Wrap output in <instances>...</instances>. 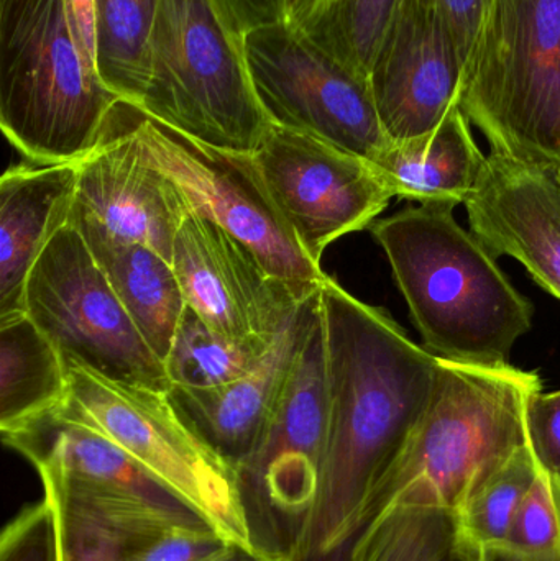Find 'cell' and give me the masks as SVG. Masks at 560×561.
<instances>
[{
	"label": "cell",
	"instance_id": "obj_16",
	"mask_svg": "<svg viewBox=\"0 0 560 561\" xmlns=\"http://www.w3.org/2000/svg\"><path fill=\"white\" fill-rule=\"evenodd\" d=\"M464 61L424 0H401L368 82L391 144L430 134L459 104Z\"/></svg>",
	"mask_w": 560,
	"mask_h": 561
},
{
	"label": "cell",
	"instance_id": "obj_2",
	"mask_svg": "<svg viewBox=\"0 0 560 561\" xmlns=\"http://www.w3.org/2000/svg\"><path fill=\"white\" fill-rule=\"evenodd\" d=\"M539 389L536 373L512 365L439 358L430 405L375 480L361 526L391 514L457 516L476 491L529 444L526 404Z\"/></svg>",
	"mask_w": 560,
	"mask_h": 561
},
{
	"label": "cell",
	"instance_id": "obj_13",
	"mask_svg": "<svg viewBox=\"0 0 560 561\" xmlns=\"http://www.w3.org/2000/svg\"><path fill=\"white\" fill-rule=\"evenodd\" d=\"M252 157L273 203L318 265L329 245L370 227L395 197L370 161L279 125L270 124Z\"/></svg>",
	"mask_w": 560,
	"mask_h": 561
},
{
	"label": "cell",
	"instance_id": "obj_18",
	"mask_svg": "<svg viewBox=\"0 0 560 561\" xmlns=\"http://www.w3.org/2000/svg\"><path fill=\"white\" fill-rule=\"evenodd\" d=\"M319 307L318 290L302 300L265 359L250 375L217 388L168 389L171 405L184 424L233 468L262 440Z\"/></svg>",
	"mask_w": 560,
	"mask_h": 561
},
{
	"label": "cell",
	"instance_id": "obj_40",
	"mask_svg": "<svg viewBox=\"0 0 560 561\" xmlns=\"http://www.w3.org/2000/svg\"><path fill=\"white\" fill-rule=\"evenodd\" d=\"M559 173H560V167H559Z\"/></svg>",
	"mask_w": 560,
	"mask_h": 561
},
{
	"label": "cell",
	"instance_id": "obj_21",
	"mask_svg": "<svg viewBox=\"0 0 560 561\" xmlns=\"http://www.w3.org/2000/svg\"><path fill=\"white\" fill-rule=\"evenodd\" d=\"M151 352L164 363L186 312L173 263L140 243H85Z\"/></svg>",
	"mask_w": 560,
	"mask_h": 561
},
{
	"label": "cell",
	"instance_id": "obj_12",
	"mask_svg": "<svg viewBox=\"0 0 560 561\" xmlns=\"http://www.w3.org/2000/svg\"><path fill=\"white\" fill-rule=\"evenodd\" d=\"M256 99L270 124L301 131L374 163L391 144L370 82L301 28L279 22L243 35Z\"/></svg>",
	"mask_w": 560,
	"mask_h": 561
},
{
	"label": "cell",
	"instance_id": "obj_24",
	"mask_svg": "<svg viewBox=\"0 0 560 561\" xmlns=\"http://www.w3.org/2000/svg\"><path fill=\"white\" fill-rule=\"evenodd\" d=\"M275 340L230 339L210 329L186 307L170 355L164 359L170 388L209 389L237 381L265 359Z\"/></svg>",
	"mask_w": 560,
	"mask_h": 561
},
{
	"label": "cell",
	"instance_id": "obj_4",
	"mask_svg": "<svg viewBox=\"0 0 560 561\" xmlns=\"http://www.w3.org/2000/svg\"><path fill=\"white\" fill-rule=\"evenodd\" d=\"M121 102L82 55L62 0H0V125L23 157L79 163Z\"/></svg>",
	"mask_w": 560,
	"mask_h": 561
},
{
	"label": "cell",
	"instance_id": "obj_20",
	"mask_svg": "<svg viewBox=\"0 0 560 561\" xmlns=\"http://www.w3.org/2000/svg\"><path fill=\"white\" fill-rule=\"evenodd\" d=\"M485 161L457 104L430 134L388 145L372 164L395 197L457 207L479 183Z\"/></svg>",
	"mask_w": 560,
	"mask_h": 561
},
{
	"label": "cell",
	"instance_id": "obj_15",
	"mask_svg": "<svg viewBox=\"0 0 560 561\" xmlns=\"http://www.w3.org/2000/svg\"><path fill=\"white\" fill-rule=\"evenodd\" d=\"M171 263L187 307L230 339L275 340L302 304L255 253L191 210L178 230Z\"/></svg>",
	"mask_w": 560,
	"mask_h": 561
},
{
	"label": "cell",
	"instance_id": "obj_37",
	"mask_svg": "<svg viewBox=\"0 0 560 561\" xmlns=\"http://www.w3.org/2000/svg\"><path fill=\"white\" fill-rule=\"evenodd\" d=\"M209 561H285L273 559L266 553L259 552V550L243 549L239 546H227L222 552L217 553Z\"/></svg>",
	"mask_w": 560,
	"mask_h": 561
},
{
	"label": "cell",
	"instance_id": "obj_3",
	"mask_svg": "<svg viewBox=\"0 0 560 561\" xmlns=\"http://www.w3.org/2000/svg\"><path fill=\"white\" fill-rule=\"evenodd\" d=\"M454 209L408 206L375 220L370 232L427 352L466 365H510L513 346L532 329L535 309L495 256L459 226Z\"/></svg>",
	"mask_w": 560,
	"mask_h": 561
},
{
	"label": "cell",
	"instance_id": "obj_31",
	"mask_svg": "<svg viewBox=\"0 0 560 561\" xmlns=\"http://www.w3.org/2000/svg\"><path fill=\"white\" fill-rule=\"evenodd\" d=\"M529 445L539 463L560 474V391L533 392L526 404Z\"/></svg>",
	"mask_w": 560,
	"mask_h": 561
},
{
	"label": "cell",
	"instance_id": "obj_9",
	"mask_svg": "<svg viewBox=\"0 0 560 561\" xmlns=\"http://www.w3.org/2000/svg\"><path fill=\"white\" fill-rule=\"evenodd\" d=\"M329 432L321 307L296 356L288 385L255 450L237 465L253 542L295 561L321 490Z\"/></svg>",
	"mask_w": 560,
	"mask_h": 561
},
{
	"label": "cell",
	"instance_id": "obj_39",
	"mask_svg": "<svg viewBox=\"0 0 560 561\" xmlns=\"http://www.w3.org/2000/svg\"><path fill=\"white\" fill-rule=\"evenodd\" d=\"M441 561H476L467 559V557L460 556V553H457L456 550L450 547L449 553H447L446 557H444Z\"/></svg>",
	"mask_w": 560,
	"mask_h": 561
},
{
	"label": "cell",
	"instance_id": "obj_28",
	"mask_svg": "<svg viewBox=\"0 0 560 561\" xmlns=\"http://www.w3.org/2000/svg\"><path fill=\"white\" fill-rule=\"evenodd\" d=\"M502 560L560 561V474L545 465L519 504Z\"/></svg>",
	"mask_w": 560,
	"mask_h": 561
},
{
	"label": "cell",
	"instance_id": "obj_30",
	"mask_svg": "<svg viewBox=\"0 0 560 561\" xmlns=\"http://www.w3.org/2000/svg\"><path fill=\"white\" fill-rule=\"evenodd\" d=\"M227 546L210 527H176L137 546L125 547L115 561H209Z\"/></svg>",
	"mask_w": 560,
	"mask_h": 561
},
{
	"label": "cell",
	"instance_id": "obj_38",
	"mask_svg": "<svg viewBox=\"0 0 560 561\" xmlns=\"http://www.w3.org/2000/svg\"><path fill=\"white\" fill-rule=\"evenodd\" d=\"M334 2L335 0H316L315 7H312V12L311 15H309V19H312V16L318 15V13H321L322 10L328 9V7L332 5V3ZM308 20H306V22H308Z\"/></svg>",
	"mask_w": 560,
	"mask_h": 561
},
{
	"label": "cell",
	"instance_id": "obj_5",
	"mask_svg": "<svg viewBox=\"0 0 560 561\" xmlns=\"http://www.w3.org/2000/svg\"><path fill=\"white\" fill-rule=\"evenodd\" d=\"M134 107L197 144L232 153L252 154L270 127L243 33L217 0L158 2L147 88Z\"/></svg>",
	"mask_w": 560,
	"mask_h": 561
},
{
	"label": "cell",
	"instance_id": "obj_25",
	"mask_svg": "<svg viewBox=\"0 0 560 561\" xmlns=\"http://www.w3.org/2000/svg\"><path fill=\"white\" fill-rule=\"evenodd\" d=\"M160 0H95L98 71L108 91L135 105L148 81V48Z\"/></svg>",
	"mask_w": 560,
	"mask_h": 561
},
{
	"label": "cell",
	"instance_id": "obj_8",
	"mask_svg": "<svg viewBox=\"0 0 560 561\" xmlns=\"http://www.w3.org/2000/svg\"><path fill=\"white\" fill-rule=\"evenodd\" d=\"M2 440L35 468L43 494L65 523L105 534L124 549L176 527L207 526L114 442L81 422L48 411L2 431Z\"/></svg>",
	"mask_w": 560,
	"mask_h": 561
},
{
	"label": "cell",
	"instance_id": "obj_17",
	"mask_svg": "<svg viewBox=\"0 0 560 561\" xmlns=\"http://www.w3.org/2000/svg\"><path fill=\"white\" fill-rule=\"evenodd\" d=\"M470 232L493 256L518 260L533 279L560 299L559 167L487 157L467 197Z\"/></svg>",
	"mask_w": 560,
	"mask_h": 561
},
{
	"label": "cell",
	"instance_id": "obj_7",
	"mask_svg": "<svg viewBox=\"0 0 560 561\" xmlns=\"http://www.w3.org/2000/svg\"><path fill=\"white\" fill-rule=\"evenodd\" d=\"M68 371V396L52 411L114 442L224 540L259 550L236 468L184 424L168 392L111 381L81 366Z\"/></svg>",
	"mask_w": 560,
	"mask_h": 561
},
{
	"label": "cell",
	"instance_id": "obj_27",
	"mask_svg": "<svg viewBox=\"0 0 560 561\" xmlns=\"http://www.w3.org/2000/svg\"><path fill=\"white\" fill-rule=\"evenodd\" d=\"M453 547V519L441 514H391L362 524L345 561H441Z\"/></svg>",
	"mask_w": 560,
	"mask_h": 561
},
{
	"label": "cell",
	"instance_id": "obj_6",
	"mask_svg": "<svg viewBox=\"0 0 560 561\" xmlns=\"http://www.w3.org/2000/svg\"><path fill=\"white\" fill-rule=\"evenodd\" d=\"M459 107L492 153L560 167V0H495L464 62Z\"/></svg>",
	"mask_w": 560,
	"mask_h": 561
},
{
	"label": "cell",
	"instance_id": "obj_36",
	"mask_svg": "<svg viewBox=\"0 0 560 561\" xmlns=\"http://www.w3.org/2000/svg\"><path fill=\"white\" fill-rule=\"evenodd\" d=\"M316 0H279L283 22L299 28L311 15Z\"/></svg>",
	"mask_w": 560,
	"mask_h": 561
},
{
	"label": "cell",
	"instance_id": "obj_19",
	"mask_svg": "<svg viewBox=\"0 0 560 561\" xmlns=\"http://www.w3.org/2000/svg\"><path fill=\"white\" fill-rule=\"evenodd\" d=\"M78 163L15 167L0 180V317L23 310L33 266L69 224Z\"/></svg>",
	"mask_w": 560,
	"mask_h": 561
},
{
	"label": "cell",
	"instance_id": "obj_34",
	"mask_svg": "<svg viewBox=\"0 0 560 561\" xmlns=\"http://www.w3.org/2000/svg\"><path fill=\"white\" fill-rule=\"evenodd\" d=\"M240 33L283 22L279 0H217Z\"/></svg>",
	"mask_w": 560,
	"mask_h": 561
},
{
	"label": "cell",
	"instance_id": "obj_35",
	"mask_svg": "<svg viewBox=\"0 0 560 561\" xmlns=\"http://www.w3.org/2000/svg\"><path fill=\"white\" fill-rule=\"evenodd\" d=\"M76 43L98 69V9L95 0H62ZM99 72V71H98Z\"/></svg>",
	"mask_w": 560,
	"mask_h": 561
},
{
	"label": "cell",
	"instance_id": "obj_14",
	"mask_svg": "<svg viewBox=\"0 0 560 561\" xmlns=\"http://www.w3.org/2000/svg\"><path fill=\"white\" fill-rule=\"evenodd\" d=\"M187 214L183 194L148 157L134 125L115 131L111 122L101 145L78 163L69 226L85 243H140L171 262Z\"/></svg>",
	"mask_w": 560,
	"mask_h": 561
},
{
	"label": "cell",
	"instance_id": "obj_26",
	"mask_svg": "<svg viewBox=\"0 0 560 561\" xmlns=\"http://www.w3.org/2000/svg\"><path fill=\"white\" fill-rule=\"evenodd\" d=\"M400 3L401 0H335L299 28L368 81Z\"/></svg>",
	"mask_w": 560,
	"mask_h": 561
},
{
	"label": "cell",
	"instance_id": "obj_23",
	"mask_svg": "<svg viewBox=\"0 0 560 561\" xmlns=\"http://www.w3.org/2000/svg\"><path fill=\"white\" fill-rule=\"evenodd\" d=\"M532 445L519 448L453 517V549L476 561L502 560L519 504L538 470Z\"/></svg>",
	"mask_w": 560,
	"mask_h": 561
},
{
	"label": "cell",
	"instance_id": "obj_29",
	"mask_svg": "<svg viewBox=\"0 0 560 561\" xmlns=\"http://www.w3.org/2000/svg\"><path fill=\"white\" fill-rule=\"evenodd\" d=\"M0 561H61V526L48 496L23 507L3 527Z\"/></svg>",
	"mask_w": 560,
	"mask_h": 561
},
{
	"label": "cell",
	"instance_id": "obj_11",
	"mask_svg": "<svg viewBox=\"0 0 560 561\" xmlns=\"http://www.w3.org/2000/svg\"><path fill=\"white\" fill-rule=\"evenodd\" d=\"M137 112L134 127L148 157L176 184L191 213L243 243L299 300L318 293L325 273L273 203L252 154L206 147Z\"/></svg>",
	"mask_w": 560,
	"mask_h": 561
},
{
	"label": "cell",
	"instance_id": "obj_10",
	"mask_svg": "<svg viewBox=\"0 0 560 561\" xmlns=\"http://www.w3.org/2000/svg\"><path fill=\"white\" fill-rule=\"evenodd\" d=\"M23 310L66 365L111 381L170 389L164 363L141 339L84 239L69 224L33 266Z\"/></svg>",
	"mask_w": 560,
	"mask_h": 561
},
{
	"label": "cell",
	"instance_id": "obj_33",
	"mask_svg": "<svg viewBox=\"0 0 560 561\" xmlns=\"http://www.w3.org/2000/svg\"><path fill=\"white\" fill-rule=\"evenodd\" d=\"M59 526H61V561H115L124 549L112 537L98 530L72 526L65 523L61 516H59Z\"/></svg>",
	"mask_w": 560,
	"mask_h": 561
},
{
	"label": "cell",
	"instance_id": "obj_22",
	"mask_svg": "<svg viewBox=\"0 0 560 561\" xmlns=\"http://www.w3.org/2000/svg\"><path fill=\"white\" fill-rule=\"evenodd\" d=\"M68 389L65 358L28 313L0 317V431L58 408Z\"/></svg>",
	"mask_w": 560,
	"mask_h": 561
},
{
	"label": "cell",
	"instance_id": "obj_32",
	"mask_svg": "<svg viewBox=\"0 0 560 561\" xmlns=\"http://www.w3.org/2000/svg\"><path fill=\"white\" fill-rule=\"evenodd\" d=\"M449 30L460 58L466 62L477 32L495 0H424Z\"/></svg>",
	"mask_w": 560,
	"mask_h": 561
},
{
	"label": "cell",
	"instance_id": "obj_1",
	"mask_svg": "<svg viewBox=\"0 0 560 561\" xmlns=\"http://www.w3.org/2000/svg\"><path fill=\"white\" fill-rule=\"evenodd\" d=\"M329 432L321 490L295 561L332 552L361 526L375 480L430 405L439 358L378 307L325 275L319 287Z\"/></svg>",
	"mask_w": 560,
	"mask_h": 561
}]
</instances>
